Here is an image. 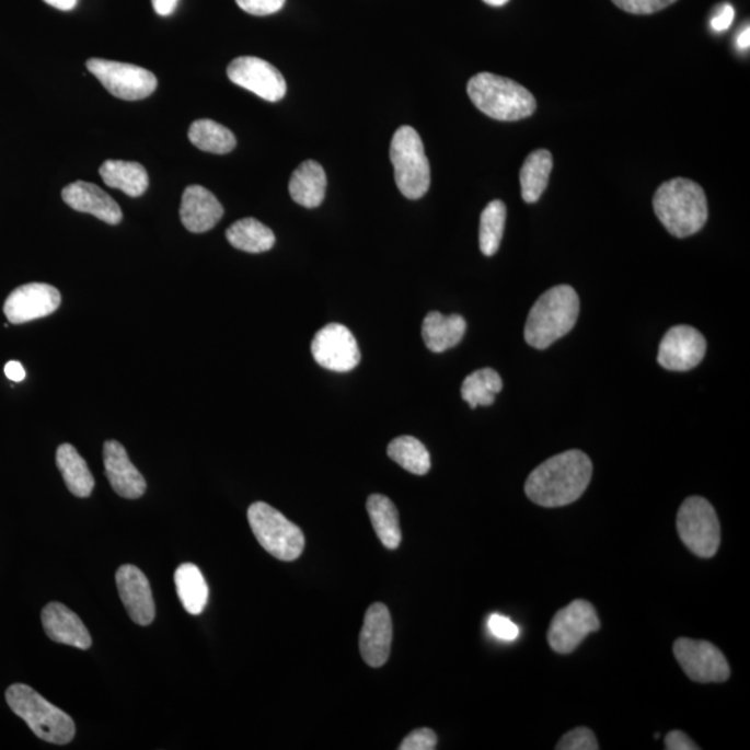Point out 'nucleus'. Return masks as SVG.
<instances>
[{
    "label": "nucleus",
    "instance_id": "nucleus-13",
    "mask_svg": "<svg viewBox=\"0 0 750 750\" xmlns=\"http://www.w3.org/2000/svg\"><path fill=\"white\" fill-rule=\"evenodd\" d=\"M227 76L235 85L245 88L267 102H279L287 93V82L281 72L268 61L253 56L232 60Z\"/></svg>",
    "mask_w": 750,
    "mask_h": 750
},
{
    "label": "nucleus",
    "instance_id": "nucleus-18",
    "mask_svg": "<svg viewBox=\"0 0 750 750\" xmlns=\"http://www.w3.org/2000/svg\"><path fill=\"white\" fill-rule=\"evenodd\" d=\"M103 463L108 483L122 498L139 499L147 491V481L128 458L120 442L107 441L103 445Z\"/></svg>",
    "mask_w": 750,
    "mask_h": 750
},
{
    "label": "nucleus",
    "instance_id": "nucleus-22",
    "mask_svg": "<svg viewBox=\"0 0 750 750\" xmlns=\"http://www.w3.org/2000/svg\"><path fill=\"white\" fill-rule=\"evenodd\" d=\"M327 191V175L322 164L307 160L289 180V195L303 208L314 209L323 204Z\"/></svg>",
    "mask_w": 750,
    "mask_h": 750
},
{
    "label": "nucleus",
    "instance_id": "nucleus-29",
    "mask_svg": "<svg viewBox=\"0 0 750 750\" xmlns=\"http://www.w3.org/2000/svg\"><path fill=\"white\" fill-rule=\"evenodd\" d=\"M227 240L235 250L247 253H263L276 245V235L263 222L247 217L238 220L226 232Z\"/></svg>",
    "mask_w": 750,
    "mask_h": 750
},
{
    "label": "nucleus",
    "instance_id": "nucleus-42",
    "mask_svg": "<svg viewBox=\"0 0 750 750\" xmlns=\"http://www.w3.org/2000/svg\"><path fill=\"white\" fill-rule=\"evenodd\" d=\"M4 374H7L9 380L14 382H20L25 379L24 367L22 364H19V361H9V364L4 366Z\"/></svg>",
    "mask_w": 750,
    "mask_h": 750
},
{
    "label": "nucleus",
    "instance_id": "nucleus-11",
    "mask_svg": "<svg viewBox=\"0 0 750 750\" xmlns=\"http://www.w3.org/2000/svg\"><path fill=\"white\" fill-rule=\"evenodd\" d=\"M674 656L682 670L696 682H724L729 679V666L723 651L707 641L680 638Z\"/></svg>",
    "mask_w": 750,
    "mask_h": 750
},
{
    "label": "nucleus",
    "instance_id": "nucleus-1",
    "mask_svg": "<svg viewBox=\"0 0 750 750\" xmlns=\"http://www.w3.org/2000/svg\"><path fill=\"white\" fill-rule=\"evenodd\" d=\"M592 478V462L581 450H567L538 465L526 494L543 508H562L581 498Z\"/></svg>",
    "mask_w": 750,
    "mask_h": 750
},
{
    "label": "nucleus",
    "instance_id": "nucleus-19",
    "mask_svg": "<svg viewBox=\"0 0 750 750\" xmlns=\"http://www.w3.org/2000/svg\"><path fill=\"white\" fill-rule=\"evenodd\" d=\"M61 198L72 210L95 216L106 224L117 226L123 220V211L117 201L95 184L76 181L66 186Z\"/></svg>",
    "mask_w": 750,
    "mask_h": 750
},
{
    "label": "nucleus",
    "instance_id": "nucleus-9",
    "mask_svg": "<svg viewBox=\"0 0 750 750\" xmlns=\"http://www.w3.org/2000/svg\"><path fill=\"white\" fill-rule=\"evenodd\" d=\"M86 69L113 96L123 101H141L158 88L153 72L142 67L105 59H90Z\"/></svg>",
    "mask_w": 750,
    "mask_h": 750
},
{
    "label": "nucleus",
    "instance_id": "nucleus-16",
    "mask_svg": "<svg viewBox=\"0 0 750 750\" xmlns=\"http://www.w3.org/2000/svg\"><path fill=\"white\" fill-rule=\"evenodd\" d=\"M116 584L124 608L132 622L142 627L152 624L157 607L143 572L136 566L124 565L116 573Z\"/></svg>",
    "mask_w": 750,
    "mask_h": 750
},
{
    "label": "nucleus",
    "instance_id": "nucleus-12",
    "mask_svg": "<svg viewBox=\"0 0 750 750\" xmlns=\"http://www.w3.org/2000/svg\"><path fill=\"white\" fill-rule=\"evenodd\" d=\"M312 355L318 365L335 372H348L360 364V349L354 334L343 324L325 325L315 334Z\"/></svg>",
    "mask_w": 750,
    "mask_h": 750
},
{
    "label": "nucleus",
    "instance_id": "nucleus-4",
    "mask_svg": "<svg viewBox=\"0 0 750 750\" xmlns=\"http://www.w3.org/2000/svg\"><path fill=\"white\" fill-rule=\"evenodd\" d=\"M474 106L499 122H519L534 115L536 101L527 88L493 72H480L468 84Z\"/></svg>",
    "mask_w": 750,
    "mask_h": 750
},
{
    "label": "nucleus",
    "instance_id": "nucleus-33",
    "mask_svg": "<svg viewBox=\"0 0 750 750\" xmlns=\"http://www.w3.org/2000/svg\"><path fill=\"white\" fill-rule=\"evenodd\" d=\"M506 205L493 200L486 205L480 221V250L485 256H494L499 251L506 224Z\"/></svg>",
    "mask_w": 750,
    "mask_h": 750
},
{
    "label": "nucleus",
    "instance_id": "nucleus-32",
    "mask_svg": "<svg viewBox=\"0 0 750 750\" xmlns=\"http://www.w3.org/2000/svg\"><path fill=\"white\" fill-rule=\"evenodd\" d=\"M388 457L412 474L424 475L431 469V457L427 448L415 437L393 439L388 447Z\"/></svg>",
    "mask_w": 750,
    "mask_h": 750
},
{
    "label": "nucleus",
    "instance_id": "nucleus-30",
    "mask_svg": "<svg viewBox=\"0 0 750 750\" xmlns=\"http://www.w3.org/2000/svg\"><path fill=\"white\" fill-rule=\"evenodd\" d=\"M188 137L204 152L226 154L236 147V138L229 128L206 118L191 124Z\"/></svg>",
    "mask_w": 750,
    "mask_h": 750
},
{
    "label": "nucleus",
    "instance_id": "nucleus-43",
    "mask_svg": "<svg viewBox=\"0 0 750 750\" xmlns=\"http://www.w3.org/2000/svg\"><path fill=\"white\" fill-rule=\"evenodd\" d=\"M44 2L48 3L51 8L64 10V12H69V10H72L77 7V2H79V0H44Z\"/></svg>",
    "mask_w": 750,
    "mask_h": 750
},
{
    "label": "nucleus",
    "instance_id": "nucleus-3",
    "mask_svg": "<svg viewBox=\"0 0 750 750\" xmlns=\"http://www.w3.org/2000/svg\"><path fill=\"white\" fill-rule=\"evenodd\" d=\"M579 315V298L570 286H557L541 295L527 319L524 338L535 349L550 348L570 333Z\"/></svg>",
    "mask_w": 750,
    "mask_h": 750
},
{
    "label": "nucleus",
    "instance_id": "nucleus-5",
    "mask_svg": "<svg viewBox=\"0 0 750 750\" xmlns=\"http://www.w3.org/2000/svg\"><path fill=\"white\" fill-rule=\"evenodd\" d=\"M7 701L15 716L23 718L43 741L67 745L76 737V724L61 708L51 705L33 688L24 684L10 685Z\"/></svg>",
    "mask_w": 750,
    "mask_h": 750
},
{
    "label": "nucleus",
    "instance_id": "nucleus-31",
    "mask_svg": "<svg viewBox=\"0 0 750 750\" xmlns=\"http://www.w3.org/2000/svg\"><path fill=\"white\" fill-rule=\"evenodd\" d=\"M501 388H504V382H501L498 371L481 369L465 377L462 384V396L472 408L491 406Z\"/></svg>",
    "mask_w": 750,
    "mask_h": 750
},
{
    "label": "nucleus",
    "instance_id": "nucleus-36",
    "mask_svg": "<svg viewBox=\"0 0 750 750\" xmlns=\"http://www.w3.org/2000/svg\"><path fill=\"white\" fill-rule=\"evenodd\" d=\"M437 747V736L432 729H416L402 742L401 750H434Z\"/></svg>",
    "mask_w": 750,
    "mask_h": 750
},
{
    "label": "nucleus",
    "instance_id": "nucleus-15",
    "mask_svg": "<svg viewBox=\"0 0 750 750\" xmlns=\"http://www.w3.org/2000/svg\"><path fill=\"white\" fill-rule=\"evenodd\" d=\"M60 303L58 289L49 284L31 282L9 295L3 312L10 323L24 324L55 313Z\"/></svg>",
    "mask_w": 750,
    "mask_h": 750
},
{
    "label": "nucleus",
    "instance_id": "nucleus-37",
    "mask_svg": "<svg viewBox=\"0 0 750 750\" xmlns=\"http://www.w3.org/2000/svg\"><path fill=\"white\" fill-rule=\"evenodd\" d=\"M488 630L491 634L500 641L511 643L520 634L519 627L510 619L501 614H493L488 619Z\"/></svg>",
    "mask_w": 750,
    "mask_h": 750
},
{
    "label": "nucleus",
    "instance_id": "nucleus-35",
    "mask_svg": "<svg viewBox=\"0 0 750 750\" xmlns=\"http://www.w3.org/2000/svg\"><path fill=\"white\" fill-rule=\"evenodd\" d=\"M615 7L633 14H651L671 7L677 0H612Z\"/></svg>",
    "mask_w": 750,
    "mask_h": 750
},
{
    "label": "nucleus",
    "instance_id": "nucleus-6",
    "mask_svg": "<svg viewBox=\"0 0 750 750\" xmlns=\"http://www.w3.org/2000/svg\"><path fill=\"white\" fill-rule=\"evenodd\" d=\"M390 157L395 170V183L403 196L416 200L428 193L431 169L424 143L415 128L403 126L393 134Z\"/></svg>",
    "mask_w": 750,
    "mask_h": 750
},
{
    "label": "nucleus",
    "instance_id": "nucleus-27",
    "mask_svg": "<svg viewBox=\"0 0 750 750\" xmlns=\"http://www.w3.org/2000/svg\"><path fill=\"white\" fill-rule=\"evenodd\" d=\"M372 529L388 550H397L402 541L400 514L396 506L384 495H371L367 499Z\"/></svg>",
    "mask_w": 750,
    "mask_h": 750
},
{
    "label": "nucleus",
    "instance_id": "nucleus-14",
    "mask_svg": "<svg viewBox=\"0 0 750 750\" xmlns=\"http://www.w3.org/2000/svg\"><path fill=\"white\" fill-rule=\"evenodd\" d=\"M706 348L705 336L700 331L690 325H677L661 339L658 361L666 370H692L705 358Z\"/></svg>",
    "mask_w": 750,
    "mask_h": 750
},
{
    "label": "nucleus",
    "instance_id": "nucleus-7",
    "mask_svg": "<svg viewBox=\"0 0 750 750\" xmlns=\"http://www.w3.org/2000/svg\"><path fill=\"white\" fill-rule=\"evenodd\" d=\"M247 520L258 543L278 561L292 562L302 555L303 532L281 511L265 501H256L247 510Z\"/></svg>",
    "mask_w": 750,
    "mask_h": 750
},
{
    "label": "nucleus",
    "instance_id": "nucleus-21",
    "mask_svg": "<svg viewBox=\"0 0 750 750\" xmlns=\"http://www.w3.org/2000/svg\"><path fill=\"white\" fill-rule=\"evenodd\" d=\"M224 215V209L209 189L200 185H191L184 191L181 199L180 217L186 230L194 234L215 229Z\"/></svg>",
    "mask_w": 750,
    "mask_h": 750
},
{
    "label": "nucleus",
    "instance_id": "nucleus-44",
    "mask_svg": "<svg viewBox=\"0 0 750 750\" xmlns=\"http://www.w3.org/2000/svg\"><path fill=\"white\" fill-rule=\"evenodd\" d=\"M750 45V28L749 25L745 27L741 33L738 34L737 36V46L739 50H747L749 49Z\"/></svg>",
    "mask_w": 750,
    "mask_h": 750
},
{
    "label": "nucleus",
    "instance_id": "nucleus-10",
    "mask_svg": "<svg viewBox=\"0 0 750 750\" xmlns=\"http://www.w3.org/2000/svg\"><path fill=\"white\" fill-rule=\"evenodd\" d=\"M600 628L597 610L587 600H574L553 618L547 641L556 654L568 655L595 631Z\"/></svg>",
    "mask_w": 750,
    "mask_h": 750
},
{
    "label": "nucleus",
    "instance_id": "nucleus-8",
    "mask_svg": "<svg viewBox=\"0 0 750 750\" xmlns=\"http://www.w3.org/2000/svg\"><path fill=\"white\" fill-rule=\"evenodd\" d=\"M677 531L688 550L696 556L713 557L720 546V522L713 506L701 496H691L681 505Z\"/></svg>",
    "mask_w": 750,
    "mask_h": 750
},
{
    "label": "nucleus",
    "instance_id": "nucleus-38",
    "mask_svg": "<svg viewBox=\"0 0 750 750\" xmlns=\"http://www.w3.org/2000/svg\"><path fill=\"white\" fill-rule=\"evenodd\" d=\"M243 12L253 15H270L284 8L286 0H235Z\"/></svg>",
    "mask_w": 750,
    "mask_h": 750
},
{
    "label": "nucleus",
    "instance_id": "nucleus-2",
    "mask_svg": "<svg viewBox=\"0 0 750 750\" xmlns=\"http://www.w3.org/2000/svg\"><path fill=\"white\" fill-rule=\"evenodd\" d=\"M654 210L671 235L691 236L700 232L707 221L705 191L691 180L667 181L656 191Z\"/></svg>",
    "mask_w": 750,
    "mask_h": 750
},
{
    "label": "nucleus",
    "instance_id": "nucleus-23",
    "mask_svg": "<svg viewBox=\"0 0 750 750\" xmlns=\"http://www.w3.org/2000/svg\"><path fill=\"white\" fill-rule=\"evenodd\" d=\"M465 330H468V324L462 315L431 312L424 319L422 335L429 350L434 354H442L460 344Z\"/></svg>",
    "mask_w": 750,
    "mask_h": 750
},
{
    "label": "nucleus",
    "instance_id": "nucleus-20",
    "mask_svg": "<svg viewBox=\"0 0 750 750\" xmlns=\"http://www.w3.org/2000/svg\"><path fill=\"white\" fill-rule=\"evenodd\" d=\"M45 634L56 644L74 646L81 650L90 649L92 638L82 620L64 603L46 604L41 614Z\"/></svg>",
    "mask_w": 750,
    "mask_h": 750
},
{
    "label": "nucleus",
    "instance_id": "nucleus-41",
    "mask_svg": "<svg viewBox=\"0 0 750 750\" xmlns=\"http://www.w3.org/2000/svg\"><path fill=\"white\" fill-rule=\"evenodd\" d=\"M180 0H152L154 12L159 15H170L175 12L178 7Z\"/></svg>",
    "mask_w": 750,
    "mask_h": 750
},
{
    "label": "nucleus",
    "instance_id": "nucleus-25",
    "mask_svg": "<svg viewBox=\"0 0 750 750\" xmlns=\"http://www.w3.org/2000/svg\"><path fill=\"white\" fill-rule=\"evenodd\" d=\"M56 464L64 475L70 493L77 498H88L95 488V478L77 449L70 443L60 445L56 452Z\"/></svg>",
    "mask_w": 750,
    "mask_h": 750
},
{
    "label": "nucleus",
    "instance_id": "nucleus-24",
    "mask_svg": "<svg viewBox=\"0 0 750 750\" xmlns=\"http://www.w3.org/2000/svg\"><path fill=\"white\" fill-rule=\"evenodd\" d=\"M100 174L107 186L122 191V193L138 198L147 193L149 175L142 164L124 162V160H106L101 165Z\"/></svg>",
    "mask_w": 750,
    "mask_h": 750
},
{
    "label": "nucleus",
    "instance_id": "nucleus-26",
    "mask_svg": "<svg viewBox=\"0 0 750 750\" xmlns=\"http://www.w3.org/2000/svg\"><path fill=\"white\" fill-rule=\"evenodd\" d=\"M175 589L186 612L198 615L208 607L209 587L204 574L193 563H184L174 574Z\"/></svg>",
    "mask_w": 750,
    "mask_h": 750
},
{
    "label": "nucleus",
    "instance_id": "nucleus-17",
    "mask_svg": "<svg viewBox=\"0 0 750 750\" xmlns=\"http://www.w3.org/2000/svg\"><path fill=\"white\" fill-rule=\"evenodd\" d=\"M392 644V619L382 603L371 604L365 615L360 634L361 658L370 667L384 666L390 659Z\"/></svg>",
    "mask_w": 750,
    "mask_h": 750
},
{
    "label": "nucleus",
    "instance_id": "nucleus-40",
    "mask_svg": "<svg viewBox=\"0 0 750 750\" xmlns=\"http://www.w3.org/2000/svg\"><path fill=\"white\" fill-rule=\"evenodd\" d=\"M666 749L669 750H697L700 747L692 741L685 732L682 731H671L667 734L665 739Z\"/></svg>",
    "mask_w": 750,
    "mask_h": 750
},
{
    "label": "nucleus",
    "instance_id": "nucleus-39",
    "mask_svg": "<svg viewBox=\"0 0 750 750\" xmlns=\"http://www.w3.org/2000/svg\"><path fill=\"white\" fill-rule=\"evenodd\" d=\"M734 19H736V9L731 4H724L712 19L711 27L715 33H724L731 27Z\"/></svg>",
    "mask_w": 750,
    "mask_h": 750
},
{
    "label": "nucleus",
    "instance_id": "nucleus-45",
    "mask_svg": "<svg viewBox=\"0 0 750 750\" xmlns=\"http://www.w3.org/2000/svg\"><path fill=\"white\" fill-rule=\"evenodd\" d=\"M483 2L489 4V7L499 8L505 7V4L509 2V0H483Z\"/></svg>",
    "mask_w": 750,
    "mask_h": 750
},
{
    "label": "nucleus",
    "instance_id": "nucleus-28",
    "mask_svg": "<svg viewBox=\"0 0 750 750\" xmlns=\"http://www.w3.org/2000/svg\"><path fill=\"white\" fill-rule=\"evenodd\" d=\"M553 169L550 150L538 149L526 159L520 172L521 196L527 204H535L545 193Z\"/></svg>",
    "mask_w": 750,
    "mask_h": 750
},
{
    "label": "nucleus",
    "instance_id": "nucleus-34",
    "mask_svg": "<svg viewBox=\"0 0 750 750\" xmlns=\"http://www.w3.org/2000/svg\"><path fill=\"white\" fill-rule=\"evenodd\" d=\"M557 750H598L599 745L595 738L591 729L587 727H578L567 732L565 737L558 741Z\"/></svg>",
    "mask_w": 750,
    "mask_h": 750
}]
</instances>
